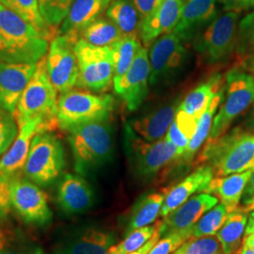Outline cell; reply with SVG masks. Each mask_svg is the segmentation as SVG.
<instances>
[{
  "mask_svg": "<svg viewBox=\"0 0 254 254\" xmlns=\"http://www.w3.org/2000/svg\"><path fill=\"white\" fill-rule=\"evenodd\" d=\"M243 244L249 246L254 250V233H251L244 236L243 238Z\"/></svg>",
  "mask_w": 254,
  "mask_h": 254,
  "instance_id": "7dc6e473",
  "label": "cell"
},
{
  "mask_svg": "<svg viewBox=\"0 0 254 254\" xmlns=\"http://www.w3.org/2000/svg\"><path fill=\"white\" fill-rule=\"evenodd\" d=\"M111 2L112 0H74L68 15L59 27L58 35L78 40L82 30L99 18Z\"/></svg>",
  "mask_w": 254,
  "mask_h": 254,
  "instance_id": "cb8c5ba5",
  "label": "cell"
},
{
  "mask_svg": "<svg viewBox=\"0 0 254 254\" xmlns=\"http://www.w3.org/2000/svg\"><path fill=\"white\" fill-rule=\"evenodd\" d=\"M161 227V225H160ZM160 227L158 228L155 232L154 233L153 236L151 237V239L146 243L145 245L143 246L142 248H140L139 250H137L134 253H131V254H148L149 252L151 251V249L153 248V246L160 239L161 237V234H160Z\"/></svg>",
  "mask_w": 254,
  "mask_h": 254,
  "instance_id": "bcb514c9",
  "label": "cell"
},
{
  "mask_svg": "<svg viewBox=\"0 0 254 254\" xmlns=\"http://www.w3.org/2000/svg\"><path fill=\"white\" fill-rule=\"evenodd\" d=\"M211 167L202 165L166 193L159 216L165 218L197 192H202L214 178Z\"/></svg>",
  "mask_w": 254,
  "mask_h": 254,
  "instance_id": "603a6c76",
  "label": "cell"
},
{
  "mask_svg": "<svg viewBox=\"0 0 254 254\" xmlns=\"http://www.w3.org/2000/svg\"><path fill=\"white\" fill-rule=\"evenodd\" d=\"M226 80L227 96L214 118L207 140L225 134L235 119L254 104V73L235 67L229 71Z\"/></svg>",
  "mask_w": 254,
  "mask_h": 254,
  "instance_id": "9c48e42d",
  "label": "cell"
},
{
  "mask_svg": "<svg viewBox=\"0 0 254 254\" xmlns=\"http://www.w3.org/2000/svg\"><path fill=\"white\" fill-rule=\"evenodd\" d=\"M176 254V253H174V254Z\"/></svg>",
  "mask_w": 254,
  "mask_h": 254,
  "instance_id": "816d5d0a",
  "label": "cell"
},
{
  "mask_svg": "<svg viewBox=\"0 0 254 254\" xmlns=\"http://www.w3.org/2000/svg\"><path fill=\"white\" fill-rule=\"evenodd\" d=\"M221 84V75H213L207 81L201 83L191 91L180 103L178 109L193 118L200 120L203 112L207 109L212 97L223 87Z\"/></svg>",
  "mask_w": 254,
  "mask_h": 254,
  "instance_id": "f1b7e54d",
  "label": "cell"
},
{
  "mask_svg": "<svg viewBox=\"0 0 254 254\" xmlns=\"http://www.w3.org/2000/svg\"><path fill=\"white\" fill-rule=\"evenodd\" d=\"M115 242L113 232L98 225H81L63 232L56 251L59 254H108Z\"/></svg>",
  "mask_w": 254,
  "mask_h": 254,
  "instance_id": "5bb4252c",
  "label": "cell"
},
{
  "mask_svg": "<svg viewBox=\"0 0 254 254\" xmlns=\"http://www.w3.org/2000/svg\"><path fill=\"white\" fill-rule=\"evenodd\" d=\"M141 47L136 35H124L110 46L114 61V79L123 76L133 64Z\"/></svg>",
  "mask_w": 254,
  "mask_h": 254,
  "instance_id": "e575fe53",
  "label": "cell"
},
{
  "mask_svg": "<svg viewBox=\"0 0 254 254\" xmlns=\"http://www.w3.org/2000/svg\"><path fill=\"white\" fill-rule=\"evenodd\" d=\"M125 150L128 162L137 179L153 181L172 166L180 164L178 150L165 137L147 141L137 136L128 125L125 127Z\"/></svg>",
  "mask_w": 254,
  "mask_h": 254,
  "instance_id": "277c9868",
  "label": "cell"
},
{
  "mask_svg": "<svg viewBox=\"0 0 254 254\" xmlns=\"http://www.w3.org/2000/svg\"><path fill=\"white\" fill-rule=\"evenodd\" d=\"M36 65L0 63V109L14 114L19 99L34 74Z\"/></svg>",
  "mask_w": 254,
  "mask_h": 254,
  "instance_id": "d6986e66",
  "label": "cell"
},
{
  "mask_svg": "<svg viewBox=\"0 0 254 254\" xmlns=\"http://www.w3.org/2000/svg\"><path fill=\"white\" fill-rule=\"evenodd\" d=\"M40 132H53L40 119L28 122L19 128L18 135L9 150L0 158V175L14 177L23 172L33 137Z\"/></svg>",
  "mask_w": 254,
  "mask_h": 254,
  "instance_id": "ac0fdd59",
  "label": "cell"
},
{
  "mask_svg": "<svg viewBox=\"0 0 254 254\" xmlns=\"http://www.w3.org/2000/svg\"><path fill=\"white\" fill-rule=\"evenodd\" d=\"M0 254H44L42 247L20 228L0 225Z\"/></svg>",
  "mask_w": 254,
  "mask_h": 254,
  "instance_id": "f546056e",
  "label": "cell"
},
{
  "mask_svg": "<svg viewBox=\"0 0 254 254\" xmlns=\"http://www.w3.org/2000/svg\"><path fill=\"white\" fill-rule=\"evenodd\" d=\"M224 9L228 11L240 12L254 8V0H219Z\"/></svg>",
  "mask_w": 254,
  "mask_h": 254,
  "instance_id": "ee69618b",
  "label": "cell"
},
{
  "mask_svg": "<svg viewBox=\"0 0 254 254\" xmlns=\"http://www.w3.org/2000/svg\"><path fill=\"white\" fill-rule=\"evenodd\" d=\"M248 218L249 212L241 206L229 213L224 224L217 233L225 254H237L240 251Z\"/></svg>",
  "mask_w": 254,
  "mask_h": 254,
  "instance_id": "4316f807",
  "label": "cell"
},
{
  "mask_svg": "<svg viewBox=\"0 0 254 254\" xmlns=\"http://www.w3.org/2000/svg\"><path fill=\"white\" fill-rule=\"evenodd\" d=\"M95 200L94 191L82 175L66 173L58 184L57 203L67 216L88 212Z\"/></svg>",
  "mask_w": 254,
  "mask_h": 254,
  "instance_id": "2e32d148",
  "label": "cell"
},
{
  "mask_svg": "<svg viewBox=\"0 0 254 254\" xmlns=\"http://www.w3.org/2000/svg\"><path fill=\"white\" fill-rule=\"evenodd\" d=\"M187 0H163V2L140 22L138 34L141 42L151 45L158 37L172 32L176 27Z\"/></svg>",
  "mask_w": 254,
  "mask_h": 254,
  "instance_id": "7402d4cb",
  "label": "cell"
},
{
  "mask_svg": "<svg viewBox=\"0 0 254 254\" xmlns=\"http://www.w3.org/2000/svg\"><path fill=\"white\" fill-rule=\"evenodd\" d=\"M239 254H254V250L252 249L249 246L244 245L242 249H240V251L238 252Z\"/></svg>",
  "mask_w": 254,
  "mask_h": 254,
  "instance_id": "c3c4849f",
  "label": "cell"
},
{
  "mask_svg": "<svg viewBox=\"0 0 254 254\" xmlns=\"http://www.w3.org/2000/svg\"><path fill=\"white\" fill-rule=\"evenodd\" d=\"M150 86L157 87L174 79L189 61V51L173 31L158 37L150 49Z\"/></svg>",
  "mask_w": 254,
  "mask_h": 254,
  "instance_id": "7c38bea8",
  "label": "cell"
},
{
  "mask_svg": "<svg viewBox=\"0 0 254 254\" xmlns=\"http://www.w3.org/2000/svg\"><path fill=\"white\" fill-rule=\"evenodd\" d=\"M11 209L26 224L34 227L48 226L53 220L46 192L27 178L16 175L10 180Z\"/></svg>",
  "mask_w": 254,
  "mask_h": 254,
  "instance_id": "8fae6325",
  "label": "cell"
},
{
  "mask_svg": "<svg viewBox=\"0 0 254 254\" xmlns=\"http://www.w3.org/2000/svg\"><path fill=\"white\" fill-rule=\"evenodd\" d=\"M78 79L76 86L87 91H106L114 78V61L110 46H95L78 39L74 46Z\"/></svg>",
  "mask_w": 254,
  "mask_h": 254,
  "instance_id": "30bf717a",
  "label": "cell"
},
{
  "mask_svg": "<svg viewBox=\"0 0 254 254\" xmlns=\"http://www.w3.org/2000/svg\"><path fill=\"white\" fill-rule=\"evenodd\" d=\"M218 202L216 196L207 193L192 196L161 220V236L192 231L200 218L217 205Z\"/></svg>",
  "mask_w": 254,
  "mask_h": 254,
  "instance_id": "e0dca14e",
  "label": "cell"
},
{
  "mask_svg": "<svg viewBox=\"0 0 254 254\" xmlns=\"http://www.w3.org/2000/svg\"><path fill=\"white\" fill-rule=\"evenodd\" d=\"M229 212L224 204L215 205L207 213H205L192 229L191 238H200L203 236L217 235L218 230L222 227Z\"/></svg>",
  "mask_w": 254,
  "mask_h": 254,
  "instance_id": "d590c367",
  "label": "cell"
},
{
  "mask_svg": "<svg viewBox=\"0 0 254 254\" xmlns=\"http://www.w3.org/2000/svg\"><path fill=\"white\" fill-rule=\"evenodd\" d=\"M192 231L185 233H174L163 236L151 249L148 254H173L185 242L190 239Z\"/></svg>",
  "mask_w": 254,
  "mask_h": 254,
  "instance_id": "60d3db41",
  "label": "cell"
},
{
  "mask_svg": "<svg viewBox=\"0 0 254 254\" xmlns=\"http://www.w3.org/2000/svg\"><path fill=\"white\" fill-rule=\"evenodd\" d=\"M49 40L0 4V63L36 64L46 57Z\"/></svg>",
  "mask_w": 254,
  "mask_h": 254,
  "instance_id": "7a4b0ae2",
  "label": "cell"
},
{
  "mask_svg": "<svg viewBox=\"0 0 254 254\" xmlns=\"http://www.w3.org/2000/svg\"><path fill=\"white\" fill-rule=\"evenodd\" d=\"M180 102L178 99L160 105L128 122V126L136 135L147 141L162 139L173 124Z\"/></svg>",
  "mask_w": 254,
  "mask_h": 254,
  "instance_id": "ffe728a7",
  "label": "cell"
},
{
  "mask_svg": "<svg viewBox=\"0 0 254 254\" xmlns=\"http://www.w3.org/2000/svg\"><path fill=\"white\" fill-rule=\"evenodd\" d=\"M241 207L244 209L245 211H247V212H251V211H253V210H254V199L252 200L249 204H247L246 206H241Z\"/></svg>",
  "mask_w": 254,
  "mask_h": 254,
  "instance_id": "681fc988",
  "label": "cell"
},
{
  "mask_svg": "<svg viewBox=\"0 0 254 254\" xmlns=\"http://www.w3.org/2000/svg\"><path fill=\"white\" fill-rule=\"evenodd\" d=\"M239 12L227 11L215 19L194 39V48L202 63L215 65L225 62L236 51Z\"/></svg>",
  "mask_w": 254,
  "mask_h": 254,
  "instance_id": "ba28073f",
  "label": "cell"
},
{
  "mask_svg": "<svg viewBox=\"0 0 254 254\" xmlns=\"http://www.w3.org/2000/svg\"><path fill=\"white\" fill-rule=\"evenodd\" d=\"M254 199V169L253 170L252 176L250 178V180L248 182L247 186H246L245 190L243 192L242 195V204L243 206H246L247 204H249L252 200Z\"/></svg>",
  "mask_w": 254,
  "mask_h": 254,
  "instance_id": "f6af8a7d",
  "label": "cell"
},
{
  "mask_svg": "<svg viewBox=\"0 0 254 254\" xmlns=\"http://www.w3.org/2000/svg\"><path fill=\"white\" fill-rule=\"evenodd\" d=\"M78 40L65 35L55 36L46 55L49 78L60 93L73 90L78 79V64L74 46Z\"/></svg>",
  "mask_w": 254,
  "mask_h": 254,
  "instance_id": "4fadbf2b",
  "label": "cell"
},
{
  "mask_svg": "<svg viewBox=\"0 0 254 254\" xmlns=\"http://www.w3.org/2000/svg\"><path fill=\"white\" fill-rule=\"evenodd\" d=\"M133 2L139 13L140 20L142 21L151 14L163 2V0H133Z\"/></svg>",
  "mask_w": 254,
  "mask_h": 254,
  "instance_id": "7bdbcfd3",
  "label": "cell"
},
{
  "mask_svg": "<svg viewBox=\"0 0 254 254\" xmlns=\"http://www.w3.org/2000/svg\"><path fill=\"white\" fill-rule=\"evenodd\" d=\"M0 4L26 20L49 41L53 39L55 34H58L43 18L38 0H0Z\"/></svg>",
  "mask_w": 254,
  "mask_h": 254,
  "instance_id": "d6a6232c",
  "label": "cell"
},
{
  "mask_svg": "<svg viewBox=\"0 0 254 254\" xmlns=\"http://www.w3.org/2000/svg\"><path fill=\"white\" fill-rule=\"evenodd\" d=\"M58 91L49 78L46 67V56L36 65V70L27 88L23 91L14 111L18 127L40 119L54 131L58 127Z\"/></svg>",
  "mask_w": 254,
  "mask_h": 254,
  "instance_id": "5b68a950",
  "label": "cell"
},
{
  "mask_svg": "<svg viewBox=\"0 0 254 254\" xmlns=\"http://www.w3.org/2000/svg\"><path fill=\"white\" fill-rule=\"evenodd\" d=\"M161 220L151 226L138 228L127 234L126 238L118 244L112 246L108 254H127L134 253L142 248L151 239L154 232L160 227Z\"/></svg>",
  "mask_w": 254,
  "mask_h": 254,
  "instance_id": "8d00e7d4",
  "label": "cell"
},
{
  "mask_svg": "<svg viewBox=\"0 0 254 254\" xmlns=\"http://www.w3.org/2000/svg\"><path fill=\"white\" fill-rule=\"evenodd\" d=\"M212 168L215 177L254 169V132L236 127L218 138L207 140L199 157Z\"/></svg>",
  "mask_w": 254,
  "mask_h": 254,
  "instance_id": "3957f363",
  "label": "cell"
},
{
  "mask_svg": "<svg viewBox=\"0 0 254 254\" xmlns=\"http://www.w3.org/2000/svg\"><path fill=\"white\" fill-rule=\"evenodd\" d=\"M252 173L253 170H250L223 177H214L202 192L217 196L231 213L240 206L243 192Z\"/></svg>",
  "mask_w": 254,
  "mask_h": 254,
  "instance_id": "d4e9b609",
  "label": "cell"
},
{
  "mask_svg": "<svg viewBox=\"0 0 254 254\" xmlns=\"http://www.w3.org/2000/svg\"><path fill=\"white\" fill-rule=\"evenodd\" d=\"M124 36L123 32L110 19L99 18L91 22L78 35L87 43L95 46H110Z\"/></svg>",
  "mask_w": 254,
  "mask_h": 254,
  "instance_id": "836d02e7",
  "label": "cell"
},
{
  "mask_svg": "<svg viewBox=\"0 0 254 254\" xmlns=\"http://www.w3.org/2000/svg\"><path fill=\"white\" fill-rule=\"evenodd\" d=\"M217 15V0H187L173 31L183 42H189L208 27Z\"/></svg>",
  "mask_w": 254,
  "mask_h": 254,
  "instance_id": "44dd1931",
  "label": "cell"
},
{
  "mask_svg": "<svg viewBox=\"0 0 254 254\" xmlns=\"http://www.w3.org/2000/svg\"><path fill=\"white\" fill-rule=\"evenodd\" d=\"M165 197L162 192H150L136 200L128 217L126 235L153 223L160 214Z\"/></svg>",
  "mask_w": 254,
  "mask_h": 254,
  "instance_id": "484cf974",
  "label": "cell"
},
{
  "mask_svg": "<svg viewBox=\"0 0 254 254\" xmlns=\"http://www.w3.org/2000/svg\"><path fill=\"white\" fill-rule=\"evenodd\" d=\"M224 91L225 89L222 87L209 102L208 107L199 120L195 133L191 137L185 154L182 156L181 165L190 163L194 155L208 138L217 109L224 99Z\"/></svg>",
  "mask_w": 254,
  "mask_h": 254,
  "instance_id": "83f0119b",
  "label": "cell"
},
{
  "mask_svg": "<svg viewBox=\"0 0 254 254\" xmlns=\"http://www.w3.org/2000/svg\"><path fill=\"white\" fill-rule=\"evenodd\" d=\"M18 132V125L13 114L0 109V158L9 150Z\"/></svg>",
  "mask_w": 254,
  "mask_h": 254,
  "instance_id": "ab89813d",
  "label": "cell"
},
{
  "mask_svg": "<svg viewBox=\"0 0 254 254\" xmlns=\"http://www.w3.org/2000/svg\"><path fill=\"white\" fill-rule=\"evenodd\" d=\"M150 73L148 50L141 46L127 73L113 80L114 91L130 112L136 111L147 98Z\"/></svg>",
  "mask_w": 254,
  "mask_h": 254,
  "instance_id": "9a60e30c",
  "label": "cell"
},
{
  "mask_svg": "<svg viewBox=\"0 0 254 254\" xmlns=\"http://www.w3.org/2000/svg\"><path fill=\"white\" fill-rule=\"evenodd\" d=\"M10 180V177L0 175V225L7 221L11 210Z\"/></svg>",
  "mask_w": 254,
  "mask_h": 254,
  "instance_id": "b9f144b4",
  "label": "cell"
},
{
  "mask_svg": "<svg viewBox=\"0 0 254 254\" xmlns=\"http://www.w3.org/2000/svg\"><path fill=\"white\" fill-rule=\"evenodd\" d=\"M236 56V67L254 73V11L238 24Z\"/></svg>",
  "mask_w": 254,
  "mask_h": 254,
  "instance_id": "4dcf8cb0",
  "label": "cell"
},
{
  "mask_svg": "<svg viewBox=\"0 0 254 254\" xmlns=\"http://www.w3.org/2000/svg\"><path fill=\"white\" fill-rule=\"evenodd\" d=\"M107 16L121 29L124 35H136L140 16L133 0H112Z\"/></svg>",
  "mask_w": 254,
  "mask_h": 254,
  "instance_id": "1f68e13d",
  "label": "cell"
},
{
  "mask_svg": "<svg viewBox=\"0 0 254 254\" xmlns=\"http://www.w3.org/2000/svg\"><path fill=\"white\" fill-rule=\"evenodd\" d=\"M175 253L177 254H225L217 235L190 238Z\"/></svg>",
  "mask_w": 254,
  "mask_h": 254,
  "instance_id": "f35d334b",
  "label": "cell"
},
{
  "mask_svg": "<svg viewBox=\"0 0 254 254\" xmlns=\"http://www.w3.org/2000/svg\"><path fill=\"white\" fill-rule=\"evenodd\" d=\"M38 2L43 18L58 33L59 27L68 15L74 0H38Z\"/></svg>",
  "mask_w": 254,
  "mask_h": 254,
  "instance_id": "74e56055",
  "label": "cell"
},
{
  "mask_svg": "<svg viewBox=\"0 0 254 254\" xmlns=\"http://www.w3.org/2000/svg\"><path fill=\"white\" fill-rule=\"evenodd\" d=\"M66 132L74 170L79 175H90L112 160L114 130L109 118L76 126Z\"/></svg>",
  "mask_w": 254,
  "mask_h": 254,
  "instance_id": "6da1fadb",
  "label": "cell"
},
{
  "mask_svg": "<svg viewBox=\"0 0 254 254\" xmlns=\"http://www.w3.org/2000/svg\"><path fill=\"white\" fill-rule=\"evenodd\" d=\"M114 100L111 95H99L91 91L70 90L58 99L57 122L64 131L86 123L110 118Z\"/></svg>",
  "mask_w": 254,
  "mask_h": 254,
  "instance_id": "52a82bcc",
  "label": "cell"
},
{
  "mask_svg": "<svg viewBox=\"0 0 254 254\" xmlns=\"http://www.w3.org/2000/svg\"><path fill=\"white\" fill-rule=\"evenodd\" d=\"M65 152L53 132H40L33 137L23 173L41 188H49L60 179L65 168Z\"/></svg>",
  "mask_w": 254,
  "mask_h": 254,
  "instance_id": "8992f818",
  "label": "cell"
},
{
  "mask_svg": "<svg viewBox=\"0 0 254 254\" xmlns=\"http://www.w3.org/2000/svg\"><path fill=\"white\" fill-rule=\"evenodd\" d=\"M253 127H254V116H253Z\"/></svg>",
  "mask_w": 254,
  "mask_h": 254,
  "instance_id": "f907efd6",
  "label": "cell"
}]
</instances>
